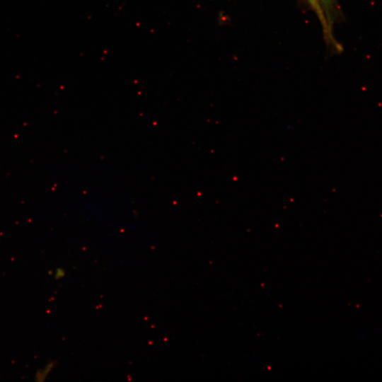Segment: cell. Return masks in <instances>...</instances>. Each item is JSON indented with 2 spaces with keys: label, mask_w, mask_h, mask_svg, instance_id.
<instances>
[{
  "label": "cell",
  "mask_w": 382,
  "mask_h": 382,
  "mask_svg": "<svg viewBox=\"0 0 382 382\" xmlns=\"http://www.w3.org/2000/svg\"><path fill=\"white\" fill-rule=\"evenodd\" d=\"M312 8H313L319 19L320 20L324 32L328 40H330L334 45L337 43L333 41L332 23L337 15V3L335 0H308Z\"/></svg>",
  "instance_id": "6da1fadb"
},
{
  "label": "cell",
  "mask_w": 382,
  "mask_h": 382,
  "mask_svg": "<svg viewBox=\"0 0 382 382\" xmlns=\"http://www.w3.org/2000/svg\"><path fill=\"white\" fill-rule=\"evenodd\" d=\"M54 366V363L53 361H51L49 364H47L43 369L37 371L35 374L36 380L40 381L45 380L46 376L53 369Z\"/></svg>",
  "instance_id": "7a4b0ae2"
},
{
  "label": "cell",
  "mask_w": 382,
  "mask_h": 382,
  "mask_svg": "<svg viewBox=\"0 0 382 382\" xmlns=\"http://www.w3.org/2000/svg\"><path fill=\"white\" fill-rule=\"evenodd\" d=\"M64 276V272L62 270H57L55 277L57 279H59Z\"/></svg>",
  "instance_id": "3957f363"
}]
</instances>
